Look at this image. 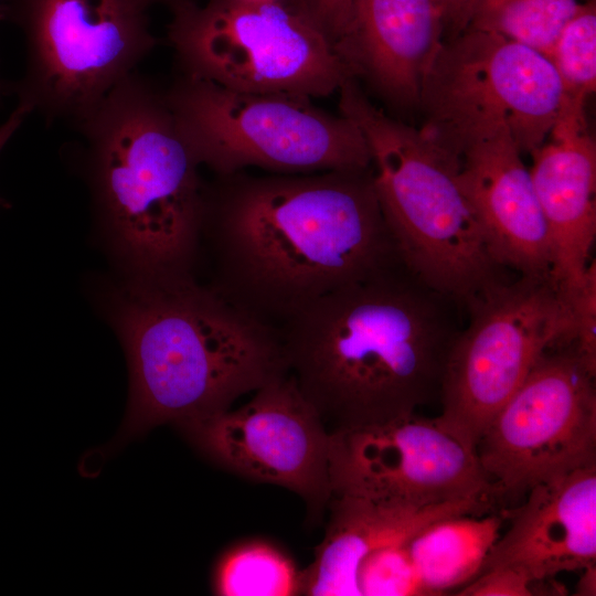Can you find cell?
Segmentation results:
<instances>
[{"label":"cell","instance_id":"11","mask_svg":"<svg viewBox=\"0 0 596 596\" xmlns=\"http://www.w3.org/2000/svg\"><path fill=\"white\" fill-rule=\"evenodd\" d=\"M595 376L573 345L539 359L475 448L496 497L596 465Z\"/></svg>","mask_w":596,"mask_h":596},{"label":"cell","instance_id":"31","mask_svg":"<svg viewBox=\"0 0 596 596\" xmlns=\"http://www.w3.org/2000/svg\"><path fill=\"white\" fill-rule=\"evenodd\" d=\"M2 93H3V85H2V82L0 81V98H1Z\"/></svg>","mask_w":596,"mask_h":596},{"label":"cell","instance_id":"18","mask_svg":"<svg viewBox=\"0 0 596 596\" xmlns=\"http://www.w3.org/2000/svg\"><path fill=\"white\" fill-rule=\"evenodd\" d=\"M331 519L315 561L301 572V594L349 595L358 566L371 554L404 542L440 518L460 513H487L486 501H458L423 509L391 507L334 497L329 501Z\"/></svg>","mask_w":596,"mask_h":596},{"label":"cell","instance_id":"6","mask_svg":"<svg viewBox=\"0 0 596 596\" xmlns=\"http://www.w3.org/2000/svg\"><path fill=\"white\" fill-rule=\"evenodd\" d=\"M168 38L185 76L240 92L323 97L355 74L316 20L289 1L181 0Z\"/></svg>","mask_w":596,"mask_h":596},{"label":"cell","instance_id":"29","mask_svg":"<svg viewBox=\"0 0 596 596\" xmlns=\"http://www.w3.org/2000/svg\"><path fill=\"white\" fill-rule=\"evenodd\" d=\"M246 2H274V1H289V0H241Z\"/></svg>","mask_w":596,"mask_h":596},{"label":"cell","instance_id":"24","mask_svg":"<svg viewBox=\"0 0 596 596\" xmlns=\"http://www.w3.org/2000/svg\"><path fill=\"white\" fill-rule=\"evenodd\" d=\"M535 594L530 577L513 567L500 566L478 574L460 587V596H530Z\"/></svg>","mask_w":596,"mask_h":596},{"label":"cell","instance_id":"27","mask_svg":"<svg viewBox=\"0 0 596 596\" xmlns=\"http://www.w3.org/2000/svg\"><path fill=\"white\" fill-rule=\"evenodd\" d=\"M30 113L25 106L18 104L7 120L0 125V153ZM6 205L7 201L0 198V206Z\"/></svg>","mask_w":596,"mask_h":596},{"label":"cell","instance_id":"17","mask_svg":"<svg viewBox=\"0 0 596 596\" xmlns=\"http://www.w3.org/2000/svg\"><path fill=\"white\" fill-rule=\"evenodd\" d=\"M447 28L436 0H353L337 46L354 73H363L392 100L421 103L425 78Z\"/></svg>","mask_w":596,"mask_h":596},{"label":"cell","instance_id":"30","mask_svg":"<svg viewBox=\"0 0 596 596\" xmlns=\"http://www.w3.org/2000/svg\"><path fill=\"white\" fill-rule=\"evenodd\" d=\"M150 1L153 2V1H158V0H150ZM167 1H170L172 3V6H173L174 3H177V2H179L181 0H167Z\"/></svg>","mask_w":596,"mask_h":596},{"label":"cell","instance_id":"9","mask_svg":"<svg viewBox=\"0 0 596 596\" xmlns=\"http://www.w3.org/2000/svg\"><path fill=\"white\" fill-rule=\"evenodd\" d=\"M448 353L437 423L475 451L499 411L549 350L573 344V315L551 274H515L465 308Z\"/></svg>","mask_w":596,"mask_h":596},{"label":"cell","instance_id":"10","mask_svg":"<svg viewBox=\"0 0 596 596\" xmlns=\"http://www.w3.org/2000/svg\"><path fill=\"white\" fill-rule=\"evenodd\" d=\"M564 92L551 61L502 35L466 28L444 41L422 88L428 120L440 145L497 125L531 153L549 137Z\"/></svg>","mask_w":596,"mask_h":596},{"label":"cell","instance_id":"15","mask_svg":"<svg viewBox=\"0 0 596 596\" xmlns=\"http://www.w3.org/2000/svg\"><path fill=\"white\" fill-rule=\"evenodd\" d=\"M530 169L547 228L551 275L568 300L582 285L596 237V146L584 104L564 99Z\"/></svg>","mask_w":596,"mask_h":596},{"label":"cell","instance_id":"21","mask_svg":"<svg viewBox=\"0 0 596 596\" xmlns=\"http://www.w3.org/2000/svg\"><path fill=\"white\" fill-rule=\"evenodd\" d=\"M579 4L578 0H470L465 29L496 33L549 56Z\"/></svg>","mask_w":596,"mask_h":596},{"label":"cell","instance_id":"26","mask_svg":"<svg viewBox=\"0 0 596 596\" xmlns=\"http://www.w3.org/2000/svg\"><path fill=\"white\" fill-rule=\"evenodd\" d=\"M444 11L446 25L451 28L454 35L461 32L466 25L467 10L470 0H436Z\"/></svg>","mask_w":596,"mask_h":596},{"label":"cell","instance_id":"7","mask_svg":"<svg viewBox=\"0 0 596 596\" xmlns=\"http://www.w3.org/2000/svg\"><path fill=\"white\" fill-rule=\"evenodd\" d=\"M150 0H4L0 20L23 34L18 104L76 126L155 49Z\"/></svg>","mask_w":596,"mask_h":596},{"label":"cell","instance_id":"22","mask_svg":"<svg viewBox=\"0 0 596 596\" xmlns=\"http://www.w3.org/2000/svg\"><path fill=\"white\" fill-rule=\"evenodd\" d=\"M547 58L553 64L564 98L585 103L596 87V9L581 3L560 31Z\"/></svg>","mask_w":596,"mask_h":596},{"label":"cell","instance_id":"1","mask_svg":"<svg viewBox=\"0 0 596 596\" xmlns=\"http://www.w3.org/2000/svg\"><path fill=\"white\" fill-rule=\"evenodd\" d=\"M223 178L205 191L211 286L278 330L321 297L403 264L370 169Z\"/></svg>","mask_w":596,"mask_h":596},{"label":"cell","instance_id":"4","mask_svg":"<svg viewBox=\"0 0 596 596\" xmlns=\"http://www.w3.org/2000/svg\"><path fill=\"white\" fill-rule=\"evenodd\" d=\"M74 128L94 206L131 277L192 273L205 190L166 93L134 72Z\"/></svg>","mask_w":596,"mask_h":596},{"label":"cell","instance_id":"25","mask_svg":"<svg viewBox=\"0 0 596 596\" xmlns=\"http://www.w3.org/2000/svg\"><path fill=\"white\" fill-rule=\"evenodd\" d=\"M304 9L337 43L348 26L353 0H302Z\"/></svg>","mask_w":596,"mask_h":596},{"label":"cell","instance_id":"3","mask_svg":"<svg viewBox=\"0 0 596 596\" xmlns=\"http://www.w3.org/2000/svg\"><path fill=\"white\" fill-rule=\"evenodd\" d=\"M110 318L130 382L116 445L228 409L287 373L280 331L192 273L131 277L110 299Z\"/></svg>","mask_w":596,"mask_h":596},{"label":"cell","instance_id":"19","mask_svg":"<svg viewBox=\"0 0 596 596\" xmlns=\"http://www.w3.org/2000/svg\"><path fill=\"white\" fill-rule=\"evenodd\" d=\"M503 513H460L425 525L405 542L419 595H441L473 579L500 535Z\"/></svg>","mask_w":596,"mask_h":596},{"label":"cell","instance_id":"23","mask_svg":"<svg viewBox=\"0 0 596 596\" xmlns=\"http://www.w3.org/2000/svg\"><path fill=\"white\" fill-rule=\"evenodd\" d=\"M573 315V348L596 373V263L593 259L578 290L568 300Z\"/></svg>","mask_w":596,"mask_h":596},{"label":"cell","instance_id":"14","mask_svg":"<svg viewBox=\"0 0 596 596\" xmlns=\"http://www.w3.org/2000/svg\"><path fill=\"white\" fill-rule=\"evenodd\" d=\"M459 161V183L490 251L519 275L551 274L546 224L530 169L503 125L462 136L448 146Z\"/></svg>","mask_w":596,"mask_h":596},{"label":"cell","instance_id":"12","mask_svg":"<svg viewBox=\"0 0 596 596\" xmlns=\"http://www.w3.org/2000/svg\"><path fill=\"white\" fill-rule=\"evenodd\" d=\"M331 498L423 509L492 503L496 493L475 451L416 412L329 432Z\"/></svg>","mask_w":596,"mask_h":596},{"label":"cell","instance_id":"16","mask_svg":"<svg viewBox=\"0 0 596 596\" xmlns=\"http://www.w3.org/2000/svg\"><path fill=\"white\" fill-rule=\"evenodd\" d=\"M519 507L502 511L509 529L481 570L509 566L534 583L596 562V465L539 483Z\"/></svg>","mask_w":596,"mask_h":596},{"label":"cell","instance_id":"5","mask_svg":"<svg viewBox=\"0 0 596 596\" xmlns=\"http://www.w3.org/2000/svg\"><path fill=\"white\" fill-rule=\"evenodd\" d=\"M340 109L368 143L375 192L404 266L464 310L507 279L459 183L457 157L423 128L377 109L351 81L340 88Z\"/></svg>","mask_w":596,"mask_h":596},{"label":"cell","instance_id":"8","mask_svg":"<svg viewBox=\"0 0 596 596\" xmlns=\"http://www.w3.org/2000/svg\"><path fill=\"white\" fill-rule=\"evenodd\" d=\"M166 97L198 162L222 177L247 167L284 172L371 168L355 124L316 108L310 98L240 92L185 75Z\"/></svg>","mask_w":596,"mask_h":596},{"label":"cell","instance_id":"2","mask_svg":"<svg viewBox=\"0 0 596 596\" xmlns=\"http://www.w3.org/2000/svg\"><path fill=\"white\" fill-rule=\"evenodd\" d=\"M461 310L401 264L288 320L287 372L332 429L415 413L439 397Z\"/></svg>","mask_w":596,"mask_h":596},{"label":"cell","instance_id":"13","mask_svg":"<svg viewBox=\"0 0 596 596\" xmlns=\"http://www.w3.org/2000/svg\"><path fill=\"white\" fill-rule=\"evenodd\" d=\"M179 430L217 466L298 493L313 517L331 499L329 432L288 372L256 390L242 407Z\"/></svg>","mask_w":596,"mask_h":596},{"label":"cell","instance_id":"28","mask_svg":"<svg viewBox=\"0 0 596 596\" xmlns=\"http://www.w3.org/2000/svg\"><path fill=\"white\" fill-rule=\"evenodd\" d=\"M577 586L576 595L590 596L596 595V565L590 564L582 570Z\"/></svg>","mask_w":596,"mask_h":596},{"label":"cell","instance_id":"20","mask_svg":"<svg viewBox=\"0 0 596 596\" xmlns=\"http://www.w3.org/2000/svg\"><path fill=\"white\" fill-rule=\"evenodd\" d=\"M220 596H290L300 594L301 572L275 545L251 540L226 550L212 574Z\"/></svg>","mask_w":596,"mask_h":596}]
</instances>
